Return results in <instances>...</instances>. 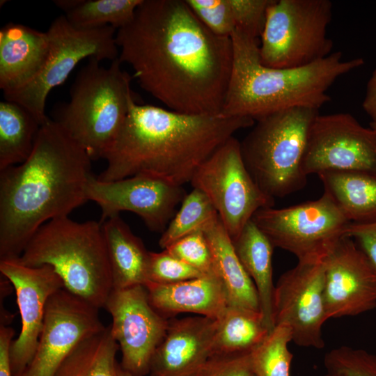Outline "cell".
<instances>
[{
    "instance_id": "8d00e7d4",
    "label": "cell",
    "mask_w": 376,
    "mask_h": 376,
    "mask_svg": "<svg viewBox=\"0 0 376 376\" xmlns=\"http://www.w3.org/2000/svg\"><path fill=\"white\" fill-rule=\"evenodd\" d=\"M250 353L212 356L198 376H253Z\"/></svg>"
},
{
    "instance_id": "52a82bcc",
    "label": "cell",
    "mask_w": 376,
    "mask_h": 376,
    "mask_svg": "<svg viewBox=\"0 0 376 376\" xmlns=\"http://www.w3.org/2000/svg\"><path fill=\"white\" fill-rule=\"evenodd\" d=\"M319 110L292 108L256 121L240 142L244 162L260 189L283 198L302 189L308 176L302 160L308 134Z\"/></svg>"
},
{
    "instance_id": "d590c367",
    "label": "cell",
    "mask_w": 376,
    "mask_h": 376,
    "mask_svg": "<svg viewBox=\"0 0 376 376\" xmlns=\"http://www.w3.org/2000/svg\"><path fill=\"white\" fill-rule=\"evenodd\" d=\"M274 0H229L236 29L258 39L263 31L267 10Z\"/></svg>"
},
{
    "instance_id": "8fae6325",
    "label": "cell",
    "mask_w": 376,
    "mask_h": 376,
    "mask_svg": "<svg viewBox=\"0 0 376 376\" xmlns=\"http://www.w3.org/2000/svg\"><path fill=\"white\" fill-rule=\"evenodd\" d=\"M190 183L212 202L232 240L258 210L274 205V198L260 189L248 171L234 136L198 167Z\"/></svg>"
},
{
    "instance_id": "d4e9b609",
    "label": "cell",
    "mask_w": 376,
    "mask_h": 376,
    "mask_svg": "<svg viewBox=\"0 0 376 376\" xmlns=\"http://www.w3.org/2000/svg\"><path fill=\"white\" fill-rule=\"evenodd\" d=\"M210 246L228 306L260 311L255 285L240 261L220 219L203 231Z\"/></svg>"
},
{
    "instance_id": "ab89813d",
    "label": "cell",
    "mask_w": 376,
    "mask_h": 376,
    "mask_svg": "<svg viewBox=\"0 0 376 376\" xmlns=\"http://www.w3.org/2000/svg\"><path fill=\"white\" fill-rule=\"evenodd\" d=\"M362 107L370 123H376V68L368 81Z\"/></svg>"
},
{
    "instance_id": "1f68e13d",
    "label": "cell",
    "mask_w": 376,
    "mask_h": 376,
    "mask_svg": "<svg viewBox=\"0 0 376 376\" xmlns=\"http://www.w3.org/2000/svg\"><path fill=\"white\" fill-rule=\"evenodd\" d=\"M328 373L339 376H376V354L349 346L334 348L325 354Z\"/></svg>"
},
{
    "instance_id": "ffe728a7",
    "label": "cell",
    "mask_w": 376,
    "mask_h": 376,
    "mask_svg": "<svg viewBox=\"0 0 376 376\" xmlns=\"http://www.w3.org/2000/svg\"><path fill=\"white\" fill-rule=\"evenodd\" d=\"M49 49L47 31L8 23L0 30V88L3 95L31 84L42 70Z\"/></svg>"
},
{
    "instance_id": "5b68a950",
    "label": "cell",
    "mask_w": 376,
    "mask_h": 376,
    "mask_svg": "<svg viewBox=\"0 0 376 376\" xmlns=\"http://www.w3.org/2000/svg\"><path fill=\"white\" fill-rule=\"evenodd\" d=\"M17 260L28 267H52L65 290L99 309L113 289L100 221L52 219L38 228Z\"/></svg>"
},
{
    "instance_id": "5bb4252c",
    "label": "cell",
    "mask_w": 376,
    "mask_h": 376,
    "mask_svg": "<svg viewBox=\"0 0 376 376\" xmlns=\"http://www.w3.org/2000/svg\"><path fill=\"white\" fill-rule=\"evenodd\" d=\"M274 320L275 326L289 327L296 345L324 347L322 327L329 318L323 260L298 261L280 276L274 294Z\"/></svg>"
},
{
    "instance_id": "83f0119b",
    "label": "cell",
    "mask_w": 376,
    "mask_h": 376,
    "mask_svg": "<svg viewBox=\"0 0 376 376\" xmlns=\"http://www.w3.org/2000/svg\"><path fill=\"white\" fill-rule=\"evenodd\" d=\"M118 345L110 327L81 340L68 354L54 376H116Z\"/></svg>"
},
{
    "instance_id": "ba28073f",
    "label": "cell",
    "mask_w": 376,
    "mask_h": 376,
    "mask_svg": "<svg viewBox=\"0 0 376 376\" xmlns=\"http://www.w3.org/2000/svg\"><path fill=\"white\" fill-rule=\"evenodd\" d=\"M331 17L329 0H274L260 36L261 63L293 68L328 56L333 48L327 36Z\"/></svg>"
},
{
    "instance_id": "4dcf8cb0",
    "label": "cell",
    "mask_w": 376,
    "mask_h": 376,
    "mask_svg": "<svg viewBox=\"0 0 376 376\" xmlns=\"http://www.w3.org/2000/svg\"><path fill=\"white\" fill-rule=\"evenodd\" d=\"M291 330L285 324L276 325L264 341L250 353L254 376H290L293 354L288 348Z\"/></svg>"
},
{
    "instance_id": "60d3db41",
    "label": "cell",
    "mask_w": 376,
    "mask_h": 376,
    "mask_svg": "<svg viewBox=\"0 0 376 376\" xmlns=\"http://www.w3.org/2000/svg\"><path fill=\"white\" fill-rule=\"evenodd\" d=\"M116 376H134L127 370H124L118 363L116 368Z\"/></svg>"
},
{
    "instance_id": "9c48e42d",
    "label": "cell",
    "mask_w": 376,
    "mask_h": 376,
    "mask_svg": "<svg viewBox=\"0 0 376 376\" xmlns=\"http://www.w3.org/2000/svg\"><path fill=\"white\" fill-rule=\"evenodd\" d=\"M116 29L112 26L79 29L64 15L56 18L47 31L49 49L38 76L26 87L3 95L26 109L42 125L49 118L45 104L50 91L62 84L84 58L113 61L119 56L116 40Z\"/></svg>"
},
{
    "instance_id": "4fadbf2b",
    "label": "cell",
    "mask_w": 376,
    "mask_h": 376,
    "mask_svg": "<svg viewBox=\"0 0 376 376\" xmlns=\"http://www.w3.org/2000/svg\"><path fill=\"white\" fill-rule=\"evenodd\" d=\"M104 308L111 316L110 331L121 352V367L134 376L147 375L169 320L155 310L141 285L112 289Z\"/></svg>"
},
{
    "instance_id": "3957f363",
    "label": "cell",
    "mask_w": 376,
    "mask_h": 376,
    "mask_svg": "<svg viewBox=\"0 0 376 376\" xmlns=\"http://www.w3.org/2000/svg\"><path fill=\"white\" fill-rule=\"evenodd\" d=\"M254 123L247 117L182 113L134 100L97 178L112 181L144 174L182 186L220 146Z\"/></svg>"
},
{
    "instance_id": "30bf717a",
    "label": "cell",
    "mask_w": 376,
    "mask_h": 376,
    "mask_svg": "<svg viewBox=\"0 0 376 376\" xmlns=\"http://www.w3.org/2000/svg\"><path fill=\"white\" fill-rule=\"evenodd\" d=\"M251 220L273 246L298 261L323 260L343 237L350 222L331 196L283 208L258 210Z\"/></svg>"
},
{
    "instance_id": "f35d334b",
    "label": "cell",
    "mask_w": 376,
    "mask_h": 376,
    "mask_svg": "<svg viewBox=\"0 0 376 376\" xmlns=\"http://www.w3.org/2000/svg\"><path fill=\"white\" fill-rule=\"evenodd\" d=\"M14 329L1 322L0 327V376H13L10 361V347Z\"/></svg>"
},
{
    "instance_id": "7a4b0ae2",
    "label": "cell",
    "mask_w": 376,
    "mask_h": 376,
    "mask_svg": "<svg viewBox=\"0 0 376 376\" xmlns=\"http://www.w3.org/2000/svg\"><path fill=\"white\" fill-rule=\"evenodd\" d=\"M91 159L53 119L24 162L0 171V260L17 259L36 232L88 201Z\"/></svg>"
},
{
    "instance_id": "6da1fadb",
    "label": "cell",
    "mask_w": 376,
    "mask_h": 376,
    "mask_svg": "<svg viewBox=\"0 0 376 376\" xmlns=\"http://www.w3.org/2000/svg\"><path fill=\"white\" fill-rule=\"evenodd\" d=\"M116 40L120 61L167 109L220 115L232 71V41L211 32L185 0H143Z\"/></svg>"
},
{
    "instance_id": "8992f818",
    "label": "cell",
    "mask_w": 376,
    "mask_h": 376,
    "mask_svg": "<svg viewBox=\"0 0 376 376\" xmlns=\"http://www.w3.org/2000/svg\"><path fill=\"white\" fill-rule=\"evenodd\" d=\"M89 58L77 74L68 102L55 109L58 123L86 152L91 160L104 157L116 140L135 100L133 78L119 58L102 67Z\"/></svg>"
},
{
    "instance_id": "b9f144b4",
    "label": "cell",
    "mask_w": 376,
    "mask_h": 376,
    "mask_svg": "<svg viewBox=\"0 0 376 376\" xmlns=\"http://www.w3.org/2000/svg\"><path fill=\"white\" fill-rule=\"evenodd\" d=\"M323 376H339L336 374H334V373H327L325 375H324Z\"/></svg>"
},
{
    "instance_id": "ac0fdd59",
    "label": "cell",
    "mask_w": 376,
    "mask_h": 376,
    "mask_svg": "<svg viewBox=\"0 0 376 376\" xmlns=\"http://www.w3.org/2000/svg\"><path fill=\"white\" fill-rule=\"evenodd\" d=\"M323 263L329 319L354 316L376 308V270L353 239L341 238Z\"/></svg>"
},
{
    "instance_id": "2e32d148",
    "label": "cell",
    "mask_w": 376,
    "mask_h": 376,
    "mask_svg": "<svg viewBox=\"0 0 376 376\" xmlns=\"http://www.w3.org/2000/svg\"><path fill=\"white\" fill-rule=\"evenodd\" d=\"M86 193L88 201L101 209V223L129 211L139 216L150 230L162 233L187 195L182 186L144 174L112 181H102L93 175Z\"/></svg>"
},
{
    "instance_id": "d6986e66",
    "label": "cell",
    "mask_w": 376,
    "mask_h": 376,
    "mask_svg": "<svg viewBox=\"0 0 376 376\" xmlns=\"http://www.w3.org/2000/svg\"><path fill=\"white\" fill-rule=\"evenodd\" d=\"M217 320L203 316L169 320L150 362V376H198L212 355Z\"/></svg>"
},
{
    "instance_id": "7bdbcfd3",
    "label": "cell",
    "mask_w": 376,
    "mask_h": 376,
    "mask_svg": "<svg viewBox=\"0 0 376 376\" xmlns=\"http://www.w3.org/2000/svg\"><path fill=\"white\" fill-rule=\"evenodd\" d=\"M370 125L372 129L376 131V123H370Z\"/></svg>"
},
{
    "instance_id": "f546056e",
    "label": "cell",
    "mask_w": 376,
    "mask_h": 376,
    "mask_svg": "<svg viewBox=\"0 0 376 376\" xmlns=\"http://www.w3.org/2000/svg\"><path fill=\"white\" fill-rule=\"evenodd\" d=\"M181 204L159 240L163 249L187 235L203 232L219 219L212 202L199 189L187 194Z\"/></svg>"
},
{
    "instance_id": "74e56055",
    "label": "cell",
    "mask_w": 376,
    "mask_h": 376,
    "mask_svg": "<svg viewBox=\"0 0 376 376\" xmlns=\"http://www.w3.org/2000/svg\"><path fill=\"white\" fill-rule=\"evenodd\" d=\"M345 236L355 241L376 270V221L368 224L350 223Z\"/></svg>"
},
{
    "instance_id": "cb8c5ba5",
    "label": "cell",
    "mask_w": 376,
    "mask_h": 376,
    "mask_svg": "<svg viewBox=\"0 0 376 376\" xmlns=\"http://www.w3.org/2000/svg\"><path fill=\"white\" fill-rule=\"evenodd\" d=\"M328 194L350 223L376 221V172L328 171L318 174Z\"/></svg>"
},
{
    "instance_id": "9a60e30c",
    "label": "cell",
    "mask_w": 376,
    "mask_h": 376,
    "mask_svg": "<svg viewBox=\"0 0 376 376\" xmlns=\"http://www.w3.org/2000/svg\"><path fill=\"white\" fill-rule=\"evenodd\" d=\"M99 310L65 288L53 294L35 354L22 376H54L81 340L106 329Z\"/></svg>"
},
{
    "instance_id": "e0dca14e",
    "label": "cell",
    "mask_w": 376,
    "mask_h": 376,
    "mask_svg": "<svg viewBox=\"0 0 376 376\" xmlns=\"http://www.w3.org/2000/svg\"><path fill=\"white\" fill-rule=\"evenodd\" d=\"M0 272L13 285L21 317V331L13 340L10 355L13 376H22L35 354L49 297L64 288L49 265L28 267L17 259L1 260Z\"/></svg>"
},
{
    "instance_id": "f1b7e54d",
    "label": "cell",
    "mask_w": 376,
    "mask_h": 376,
    "mask_svg": "<svg viewBox=\"0 0 376 376\" xmlns=\"http://www.w3.org/2000/svg\"><path fill=\"white\" fill-rule=\"evenodd\" d=\"M143 0H57L68 22L79 29L112 26L118 30L133 19Z\"/></svg>"
},
{
    "instance_id": "484cf974",
    "label": "cell",
    "mask_w": 376,
    "mask_h": 376,
    "mask_svg": "<svg viewBox=\"0 0 376 376\" xmlns=\"http://www.w3.org/2000/svg\"><path fill=\"white\" fill-rule=\"evenodd\" d=\"M216 320L212 357L250 353L270 333L257 311L228 306Z\"/></svg>"
},
{
    "instance_id": "836d02e7",
    "label": "cell",
    "mask_w": 376,
    "mask_h": 376,
    "mask_svg": "<svg viewBox=\"0 0 376 376\" xmlns=\"http://www.w3.org/2000/svg\"><path fill=\"white\" fill-rule=\"evenodd\" d=\"M201 22L214 34L230 38L236 29L229 0H185Z\"/></svg>"
},
{
    "instance_id": "e575fe53",
    "label": "cell",
    "mask_w": 376,
    "mask_h": 376,
    "mask_svg": "<svg viewBox=\"0 0 376 376\" xmlns=\"http://www.w3.org/2000/svg\"><path fill=\"white\" fill-rule=\"evenodd\" d=\"M203 276L201 272L175 257L166 249L157 253L150 252L148 282L170 284Z\"/></svg>"
},
{
    "instance_id": "277c9868",
    "label": "cell",
    "mask_w": 376,
    "mask_h": 376,
    "mask_svg": "<svg viewBox=\"0 0 376 376\" xmlns=\"http://www.w3.org/2000/svg\"><path fill=\"white\" fill-rule=\"evenodd\" d=\"M230 39L233 66L220 113L224 117L257 121L292 108L319 110L330 101L327 91L334 83L364 64L362 58L344 61L342 53L335 52L303 67L269 68L260 62L257 39L237 29Z\"/></svg>"
},
{
    "instance_id": "ee69618b",
    "label": "cell",
    "mask_w": 376,
    "mask_h": 376,
    "mask_svg": "<svg viewBox=\"0 0 376 376\" xmlns=\"http://www.w3.org/2000/svg\"><path fill=\"white\" fill-rule=\"evenodd\" d=\"M253 376H254V375H253Z\"/></svg>"
},
{
    "instance_id": "7402d4cb",
    "label": "cell",
    "mask_w": 376,
    "mask_h": 376,
    "mask_svg": "<svg viewBox=\"0 0 376 376\" xmlns=\"http://www.w3.org/2000/svg\"><path fill=\"white\" fill-rule=\"evenodd\" d=\"M102 224L113 289L145 285L148 282L150 252L119 215Z\"/></svg>"
},
{
    "instance_id": "7c38bea8",
    "label": "cell",
    "mask_w": 376,
    "mask_h": 376,
    "mask_svg": "<svg viewBox=\"0 0 376 376\" xmlns=\"http://www.w3.org/2000/svg\"><path fill=\"white\" fill-rule=\"evenodd\" d=\"M302 169L307 176L328 171L376 172V131L349 113H319L309 129Z\"/></svg>"
},
{
    "instance_id": "d6a6232c",
    "label": "cell",
    "mask_w": 376,
    "mask_h": 376,
    "mask_svg": "<svg viewBox=\"0 0 376 376\" xmlns=\"http://www.w3.org/2000/svg\"><path fill=\"white\" fill-rule=\"evenodd\" d=\"M164 249L203 275L218 276L213 254L203 232L187 235Z\"/></svg>"
},
{
    "instance_id": "4316f807",
    "label": "cell",
    "mask_w": 376,
    "mask_h": 376,
    "mask_svg": "<svg viewBox=\"0 0 376 376\" xmlns=\"http://www.w3.org/2000/svg\"><path fill=\"white\" fill-rule=\"evenodd\" d=\"M41 125L22 105L6 100L0 102V171L29 157Z\"/></svg>"
},
{
    "instance_id": "44dd1931",
    "label": "cell",
    "mask_w": 376,
    "mask_h": 376,
    "mask_svg": "<svg viewBox=\"0 0 376 376\" xmlns=\"http://www.w3.org/2000/svg\"><path fill=\"white\" fill-rule=\"evenodd\" d=\"M144 286L152 306L167 320L184 313L217 320L228 306L218 276H203L170 284L148 282Z\"/></svg>"
},
{
    "instance_id": "603a6c76",
    "label": "cell",
    "mask_w": 376,
    "mask_h": 376,
    "mask_svg": "<svg viewBox=\"0 0 376 376\" xmlns=\"http://www.w3.org/2000/svg\"><path fill=\"white\" fill-rule=\"evenodd\" d=\"M235 253L257 290L260 311L269 332L275 327L272 256L274 246L250 220L232 240Z\"/></svg>"
}]
</instances>
